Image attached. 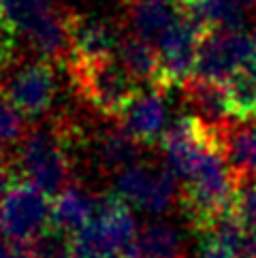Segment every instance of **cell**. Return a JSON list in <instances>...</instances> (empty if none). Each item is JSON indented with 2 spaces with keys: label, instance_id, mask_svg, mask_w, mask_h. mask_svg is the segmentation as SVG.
Here are the masks:
<instances>
[{
  "label": "cell",
  "instance_id": "obj_1",
  "mask_svg": "<svg viewBox=\"0 0 256 258\" xmlns=\"http://www.w3.org/2000/svg\"><path fill=\"white\" fill-rule=\"evenodd\" d=\"M73 137V128L56 119L47 126L34 128L24 137L20 147V169L26 181L34 183L45 195H60L71 186V158H69V141Z\"/></svg>",
  "mask_w": 256,
  "mask_h": 258
},
{
  "label": "cell",
  "instance_id": "obj_2",
  "mask_svg": "<svg viewBox=\"0 0 256 258\" xmlns=\"http://www.w3.org/2000/svg\"><path fill=\"white\" fill-rule=\"evenodd\" d=\"M0 13L15 34L28 39L41 60L69 64L71 43L67 13H60L51 0H0Z\"/></svg>",
  "mask_w": 256,
  "mask_h": 258
},
{
  "label": "cell",
  "instance_id": "obj_3",
  "mask_svg": "<svg viewBox=\"0 0 256 258\" xmlns=\"http://www.w3.org/2000/svg\"><path fill=\"white\" fill-rule=\"evenodd\" d=\"M133 211L117 195L96 199L92 222L73 235V254L77 258H124L137 241Z\"/></svg>",
  "mask_w": 256,
  "mask_h": 258
},
{
  "label": "cell",
  "instance_id": "obj_4",
  "mask_svg": "<svg viewBox=\"0 0 256 258\" xmlns=\"http://www.w3.org/2000/svg\"><path fill=\"white\" fill-rule=\"evenodd\" d=\"M69 71L79 96L105 117H122L133 98L139 94L137 81L115 58L71 60Z\"/></svg>",
  "mask_w": 256,
  "mask_h": 258
},
{
  "label": "cell",
  "instance_id": "obj_5",
  "mask_svg": "<svg viewBox=\"0 0 256 258\" xmlns=\"http://www.w3.org/2000/svg\"><path fill=\"white\" fill-rule=\"evenodd\" d=\"M177 179L171 167L156 169L145 162H135L117 175L115 195L128 205L160 216L175 207L181 197Z\"/></svg>",
  "mask_w": 256,
  "mask_h": 258
},
{
  "label": "cell",
  "instance_id": "obj_6",
  "mask_svg": "<svg viewBox=\"0 0 256 258\" xmlns=\"http://www.w3.org/2000/svg\"><path fill=\"white\" fill-rule=\"evenodd\" d=\"M205 30L190 13H184L173 22L156 41L160 73L156 88L167 90L173 86H184L197 67V56Z\"/></svg>",
  "mask_w": 256,
  "mask_h": 258
},
{
  "label": "cell",
  "instance_id": "obj_7",
  "mask_svg": "<svg viewBox=\"0 0 256 258\" xmlns=\"http://www.w3.org/2000/svg\"><path fill=\"white\" fill-rule=\"evenodd\" d=\"M51 222V205L30 181L13 183L0 201V230L11 243H32Z\"/></svg>",
  "mask_w": 256,
  "mask_h": 258
},
{
  "label": "cell",
  "instance_id": "obj_8",
  "mask_svg": "<svg viewBox=\"0 0 256 258\" xmlns=\"http://www.w3.org/2000/svg\"><path fill=\"white\" fill-rule=\"evenodd\" d=\"M256 58V47L243 30H209L199 47L195 77L228 84Z\"/></svg>",
  "mask_w": 256,
  "mask_h": 258
},
{
  "label": "cell",
  "instance_id": "obj_9",
  "mask_svg": "<svg viewBox=\"0 0 256 258\" xmlns=\"http://www.w3.org/2000/svg\"><path fill=\"white\" fill-rule=\"evenodd\" d=\"M58 81L51 62L36 60L17 67L3 86V94L24 113V117H39L56 98Z\"/></svg>",
  "mask_w": 256,
  "mask_h": 258
},
{
  "label": "cell",
  "instance_id": "obj_10",
  "mask_svg": "<svg viewBox=\"0 0 256 258\" xmlns=\"http://www.w3.org/2000/svg\"><path fill=\"white\" fill-rule=\"evenodd\" d=\"M67 28H69V43H71V60H103L115 58V51H120L122 39L111 24L90 15L67 13Z\"/></svg>",
  "mask_w": 256,
  "mask_h": 258
},
{
  "label": "cell",
  "instance_id": "obj_11",
  "mask_svg": "<svg viewBox=\"0 0 256 258\" xmlns=\"http://www.w3.org/2000/svg\"><path fill=\"white\" fill-rule=\"evenodd\" d=\"M162 92L156 86L139 92L120 117L122 128L141 145L162 139L167 131V105Z\"/></svg>",
  "mask_w": 256,
  "mask_h": 258
},
{
  "label": "cell",
  "instance_id": "obj_12",
  "mask_svg": "<svg viewBox=\"0 0 256 258\" xmlns=\"http://www.w3.org/2000/svg\"><path fill=\"white\" fill-rule=\"evenodd\" d=\"M222 147L237 186L256 181V117L231 119L222 128Z\"/></svg>",
  "mask_w": 256,
  "mask_h": 258
},
{
  "label": "cell",
  "instance_id": "obj_13",
  "mask_svg": "<svg viewBox=\"0 0 256 258\" xmlns=\"http://www.w3.org/2000/svg\"><path fill=\"white\" fill-rule=\"evenodd\" d=\"M184 96L188 105L197 111V117L214 128H222L233 119L228 90L224 84L201 77H190L184 86Z\"/></svg>",
  "mask_w": 256,
  "mask_h": 258
},
{
  "label": "cell",
  "instance_id": "obj_14",
  "mask_svg": "<svg viewBox=\"0 0 256 258\" xmlns=\"http://www.w3.org/2000/svg\"><path fill=\"white\" fill-rule=\"evenodd\" d=\"M96 214V199H92L84 188L67 186L51 203V226L69 235L79 233L92 222Z\"/></svg>",
  "mask_w": 256,
  "mask_h": 258
},
{
  "label": "cell",
  "instance_id": "obj_15",
  "mask_svg": "<svg viewBox=\"0 0 256 258\" xmlns=\"http://www.w3.org/2000/svg\"><path fill=\"white\" fill-rule=\"evenodd\" d=\"M184 9L156 3V0H131L128 3V22L135 36L145 41H158L160 34L181 15Z\"/></svg>",
  "mask_w": 256,
  "mask_h": 258
},
{
  "label": "cell",
  "instance_id": "obj_16",
  "mask_svg": "<svg viewBox=\"0 0 256 258\" xmlns=\"http://www.w3.org/2000/svg\"><path fill=\"white\" fill-rule=\"evenodd\" d=\"M186 245L177 228L169 224L145 226L124 258H184Z\"/></svg>",
  "mask_w": 256,
  "mask_h": 258
},
{
  "label": "cell",
  "instance_id": "obj_17",
  "mask_svg": "<svg viewBox=\"0 0 256 258\" xmlns=\"http://www.w3.org/2000/svg\"><path fill=\"white\" fill-rule=\"evenodd\" d=\"M120 62L128 71L137 84H148L150 88L158 84V73H160V60L158 49L150 41L141 36H124L120 45Z\"/></svg>",
  "mask_w": 256,
  "mask_h": 258
},
{
  "label": "cell",
  "instance_id": "obj_18",
  "mask_svg": "<svg viewBox=\"0 0 256 258\" xmlns=\"http://www.w3.org/2000/svg\"><path fill=\"white\" fill-rule=\"evenodd\" d=\"M188 13L203 26V30H241L245 9L237 0H195Z\"/></svg>",
  "mask_w": 256,
  "mask_h": 258
},
{
  "label": "cell",
  "instance_id": "obj_19",
  "mask_svg": "<svg viewBox=\"0 0 256 258\" xmlns=\"http://www.w3.org/2000/svg\"><path fill=\"white\" fill-rule=\"evenodd\" d=\"M98 160L105 169L124 171L137 162L141 152V143L135 141L124 128H109L98 135Z\"/></svg>",
  "mask_w": 256,
  "mask_h": 258
},
{
  "label": "cell",
  "instance_id": "obj_20",
  "mask_svg": "<svg viewBox=\"0 0 256 258\" xmlns=\"http://www.w3.org/2000/svg\"><path fill=\"white\" fill-rule=\"evenodd\" d=\"M231 211L248 237H256V181H245L237 186Z\"/></svg>",
  "mask_w": 256,
  "mask_h": 258
},
{
  "label": "cell",
  "instance_id": "obj_21",
  "mask_svg": "<svg viewBox=\"0 0 256 258\" xmlns=\"http://www.w3.org/2000/svg\"><path fill=\"white\" fill-rule=\"evenodd\" d=\"M24 113L5 94H0V147L13 145L24 139Z\"/></svg>",
  "mask_w": 256,
  "mask_h": 258
},
{
  "label": "cell",
  "instance_id": "obj_22",
  "mask_svg": "<svg viewBox=\"0 0 256 258\" xmlns=\"http://www.w3.org/2000/svg\"><path fill=\"white\" fill-rule=\"evenodd\" d=\"M199 258H239L233 247H228L220 241H216V239H207L205 237V243L201 247V256Z\"/></svg>",
  "mask_w": 256,
  "mask_h": 258
},
{
  "label": "cell",
  "instance_id": "obj_23",
  "mask_svg": "<svg viewBox=\"0 0 256 258\" xmlns=\"http://www.w3.org/2000/svg\"><path fill=\"white\" fill-rule=\"evenodd\" d=\"M13 173H11V164L5 158V154L0 152V201L5 199V195L9 192V188L13 186Z\"/></svg>",
  "mask_w": 256,
  "mask_h": 258
},
{
  "label": "cell",
  "instance_id": "obj_24",
  "mask_svg": "<svg viewBox=\"0 0 256 258\" xmlns=\"http://www.w3.org/2000/svg\"><path fill=\"white\" fill-rule=\"evenodd\" d=\"M239 258H256V237H248V241L239 252Z\"/></svg>",
  "mask_w": 256,
  "mask_h": 258
},
{
  "label": "cell",
  "instance_id": "obj_25",
  "mask_svg": "<svg viewBox=\"0 0 256 258\" xmlns=\"http://www.w3.org/2000/svg\"><path fill=\"white\" fill-rule=\"evenodd\" d=\"M156 3H164V5H173V7H179V9H188L195 0H156Z\"/></svg>",
  "mask_w": 256,
  "mask_h": 258
},
{
  "label": "cell",
  "instance_id": "obj_26",
  "mask_svg": "<svg viewBox=\"0 0 256 258\" xmlns=\"http://www.w3.org/2000/svg\"><path fill=\"white\" fill-rule=\"evenodd\" d=\"M245 11H256V0H237Z\"/></svg>",
  "mask_w": 256,
  "mask_h": 258
},
{
  "label": "cell",
  "instance_id": "obj_27",
  "mask_svg": "<svg viewBox=\"0 0 256 258\" xmlns=\"http://www.w3.org/2000/svg\"><path fill=\"white\" fill-rule=\"evenodd\" d=\"M250 36H252V41H254V47H256V24H254V30H252Z\"/></svg>",
  "mask_w": 256,
  "mask_h": 258
},
{
  "label": "cell",
  "instance_id": "obj_28",
  "mask_svg": "<svg viewBox=\"0 0 256 258\" xmlns=\"http://www.w3.org/2000/svg\"><path fill=\"white\" fill-rule=\"evenodd\" d=\"M62 258H77L75 254H67V256H62Z\"/></svg>",
  "mask_w": 256,
  "mask_h": 258
},
{
  "label": "cell",
  "instance_id": "obj_29",
  "mask_svg": "<svg viewBox=\"0 0 256 258\" xmlns=\"http://www.w3.org/2000/svg\"><path fill=\"white\" fill-rule=\"evenodd\" d=\"M126 3H131V0H126Z\"/></svg>",
  "mask_w": 256,
  "mask_h": 258
}]
</instances>
